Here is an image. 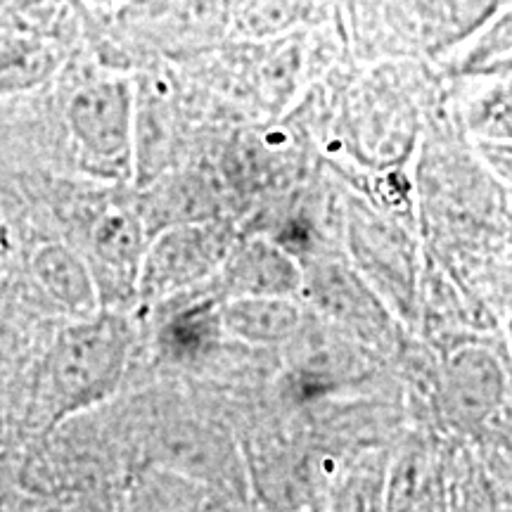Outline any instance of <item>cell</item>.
<instances>
[{
    "mask_svg": "<svg viewBox=\"0 0 512 512\" xmlns=\"http://www.w3.org/2000/svg\"><path fill=\"white\" fill-rule=\"evenodd\" d=\"M204 332H207V325L202 320V311H192L171 328V342L181 351H195L202 344Z\"/></svg>",
    "mask_w": 512,
    "mask_h": 512,
    "instance_id": "cell-1",
    "label": "cell"
}]
</instances>
